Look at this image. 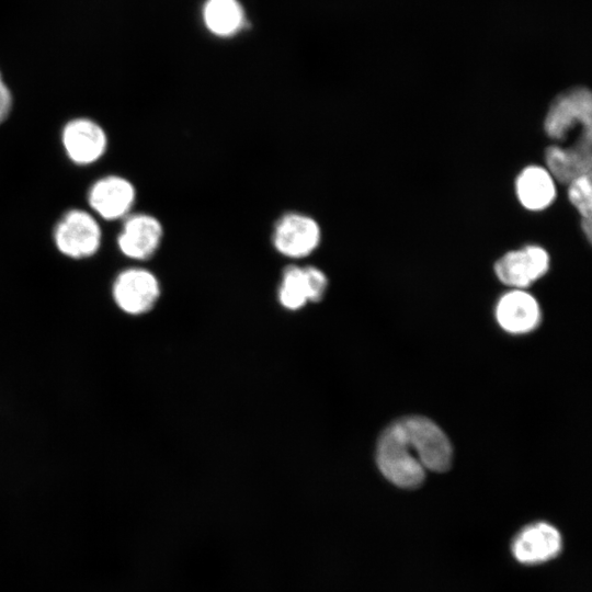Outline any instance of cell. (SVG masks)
I'll return each mask as SVG.
<instances>
[{
    "mask_svg": "<svg viewBox=\"0 0 592 592\" xmlns=\"http://www.w3.org/2000/svg\"><path fill=\"white\" fill-rule=\"evenodd\" d=\"M382 474L401 488H415L424 480V467L411 447L400 420L382 433L376 451Z\"/></svg>",
    "mask_w": 592,
    "mask_h": 592,
    "instance_id": "cell-1",
    "label": "cell"
},
{
    "mask_svg": "<svg viewBox=\"0 0 592 592\" xmlns=\"http://www.w3.org/2000/svg\"><path fill=\"white\" fill-rule=\"evenodd\" d=\"M549 138L563 143L572 133L592 134V95L584 87L572 88L551 102L544 119Z\"/></svg>",
    "mask_w": 592,
    "mask_h": 592,
    "instance_id": "cell-2",
    "label": "cell"
},
{
    "mask_svg": "<svg viewBox=\"0 0 592 592\" xmlns=\"http://www.w3.org/2000/svg\"><path fill=\"white\" fill-rule=\"evenodd\" d=\"M418 459L433 471H445L452 463V446L444 432L430 419L412 415L399 419Z\"/></svg>",
    "mask_w": 592,
    "mask_h": 592,
    "instance_id": "cell-3",
    "label": "cell"
},
{
    "mask_svg": "<svg viewBox=\"0 0 592 592\" xmlns=\"http://www.w3.org/2000/svg\"><path fill=\"white\" fill-rule=\"evenodd\" d=\"M101 228L95 218L82 209L65 213L54 230L57 249L71 259L92 257L101 246Z\"/></svg>",
    "mask_w": 592,
    "mask_h": 592,
    "instance_id": "cell-4",
    "label": "cell"
},
{
    "mask_svg": "<svg viewBox=\"0 0 592 592\" xmlns=\"http://www.w3.org/2000/svg\"><path fill=\"white\" fill-rule=\"evenodd\" d=\"M111 293L121 311L129 316H140L156 305L160 296V284L150 271L129 267L117 274Z\"/></svg>",
    "mask_w": 592,
    "mask_h": 592,
    "instance_id": "cell-5",
    "label": "cell"
},
{
    "mask_svg": "<svg viewBox=\"0 0 592 592\" xmlns=\"http://www.w3.org/2000/svg\"><path fill=\"white\" fill-rule=\"evenodd\" d=\"M321 228L316 219L292 212L280 217L274 225L272 243L284 257L300 259L311 254L320 244Z\"/></svg>",
    "mask_w": 592,
    "mask_h": 592,
    "instance_id": "cell-6",
    "label": "cell"
},
{
    "mask_svg": "<svg viewBox=\"0 0 592 592\" xmlns=\"http://www.w3.org/2000/svg\"><path fill=\"white\" fill-rule=\"evenodd\" d=\"M549 261L544 248L530 244L503 254L496 262L494 272L503 284L522 289L546 274Z\"/></svg>",
    "mask_w": 592,
    "mask_h": 592,
    "instance_id": "cell-7",
    "label": "cell"
},
{
    "mask_svg": "<svg viewBox=\"0 0 592 592\" xmlns=\"http://www.w3.org/2000/svg\"><path fill=\"white\" fill-rule=\"evenodd\" d=\"M61 141L67 156L77 164H89L100 159L107 144L103 128L83 117L71 119L65 125Z\"/></svg>",
    "mask_w": 592,
    "mask_h": 592,
    "instance_id": "cell-8",
    "label": "cell"
},
{
    "mask_svg": "<svg viewBox=\"0 0 592 592\" xmlns=\"http://www.w3.org/2000/svg\"><path fill=\"white\" fill-rule=\"evenodd\" d=\"M162 236V225L155 216L133 214L124 220L117 244L127 258L147 260L159 248Z\"/></svg>",
    "mask_w": 592,
    "mask_h": 592,
    "instance_id": "cell-9",
    "label": "cell"
},
{
    "mask_svg": "<svg viewBox=\"0 0 592 592\" xmlns=\"http://www.w3.org/2000/svg\"><path fill=\"white\" fill-rule=\"evenodd\" d=\"M135 200L134 185L127 179L118 175L99 179L93 183L88 194L90 207L106 220L127 216Z\"/></svg>",
    "mask_w": 592,
    "mask_h": 592,
    "instance_id": "cell-10",
    "label": "cell"
},
{
    "mask_svg": "<svg viewBox=\"0 0 592 592\" xmlns=\"http://www.w3.org/2000/svg\"><path fill=\"white\" fill-rule=\"evenodd\" d=\"M592 138H584L570 145H553L545 150L547 170L555 180L568 184L576 178L590 174L592 164Z\"/></svg>",
    "mask_w": 592,
    "mask_h": 592,
    "instance_id": "cell-11",
    "label": "cell"
},
{
    "mask_svg": "<svg viewBox=\"0 0 592 592\" xmlns=\"http://www.w3.org/2000/svg\"><path fill=\"white\" fill-rule=\"evenodd\" d=\"M561 549V536L547 523L525 527L514 539L512 551L522 563L534 565L556 557Z\"/></svg>",
    "mask_w": 592,
    "mask_h": 592,
    "instance_id": "cell-12",
    "label": "cell"
},
{
    "mask_svg": "<svg viewBox=\"0 0 592 592\" xmlns=\"http://www.w3.org/2000/svg\"><path fill=\"white\" fill-rule=\"evenodd\" d=\"M496 317L503 330L521 334L538 326L540 309L531 294L515 288L501 296L496 307Z\"/></svg>",
    "mask_w": 592,
    "mask_h": 592,
    "instance_id": "cell-13",
    "label": "cell"
},
{
    "mask_svg": "<svg viewBox=\"0 0 592 592\" xmlns=\"http://www.w3.org/2000/svg\"><path fill=\"white\" fill-rule=\"evenodd\" d=\"M515 192L523 207L533 212L543 210L556 197L555 179L546 168L528 166L517 175Z\"/></svg>",
    "mask_w": 592,
    "mask_h": 592,
    "instance_id": "cell-14",
    "label": "cell"
},
{
    "mask_svg": "<svg viewBox=\"0 0 592 592\" xmlns=\"http://www.w3.org/2000/svg\"><path fill=\"white\" fill-rule=\"evenodd\" d=\"M203 16L207 29L218 36H231L244 23L243 10L237 0H207Z\"/></svg>",
    "mask_w": 592,
    "mask_h": 592,
    "instance_id": "cell-15",
    "label": "cell"
},
{
    "mask_svg": "<svg viewBox=\"0 0 592 592\" xmlns=\"http://www.w3.org/2000/svg\"><path fill=\"white\" fill-rule=\"evenodd\" d=\"M278 298L281 304L291 310L299 309L309 301L303 267L289 265L284 270Z\"/></svg>",
    "mask_w": 592,
    "mask_h": 592,
    "instance_id": "cell-16",
    "label": "cell"
},
{
    "mask_svg": "<svg viewBox=\"0 0 592 592\" xmlns=\"http://www.w3.org/2000/svg\"><path fill=\"white\" fill-rule=\"evenodd\" d=\"M568 198L572 206L577 209L581 218V228L587 237V240L591 241V208H592V195H591V173L583 174L568 184Z\"/></svg>",
    "mask_w": 592,
    "mask_h": 592,
    "instance_id": "cell-17",
    "label": "cell"
},
{
    "mask_svg": "<svg viewBox=\"0 0 592 592\" xmlns=\"http://www.w3.org/2000/svg\"><path fill=\"white\" fill-rule=\"evenodd\" d=\"M303 269L309 300H320L325 295L328 286V280L326 274L320 269L315 266H306Z\"/></svg>",
    "mask_w": 592,
    "mask_h": 592,
    "instance_id": "cell-18",
    "label": "cell"
},
{
    "mask_svg": "<svg viewBox=\"0 0 592 592\" xmlns=\"http://www.w3.org/2000/svg\"><path fill=\"white\" fill-rule=\"evenodd\" d=\"M12 109V94L0 72V124L5 121Z\"/></svg>",
    "mask_w": 592,
    "mask_h": 592,
    "instance_id": "cell-19",
    "label": "cell"
}]
</instances>
